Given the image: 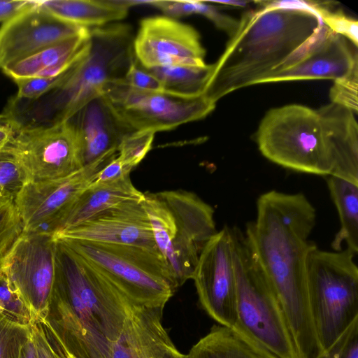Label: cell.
<instances>
[{
  "mask_svg": "<svg viewBox=\"0 0 358 358\" xmlns=\"http://www.w3.org/2000/svg\"><path fill=\"white\" fill-rule=\"evenodd\" d=\"M192 279L202 308L220 325L234 328L237 308L231 228L224 226L206 243Z\"/></svg>",
  "mask_w": 358,
  "mask_h": 358,
  "instance_id": "4fadbf2b",
  "label": "cell"
},
{
  "mask_svg": "<svg viewBox=\"0 0 358 358\" xmlns=\"http://www.w3.org/2000/svg\"><path fill=\"white\" fill-rule=\"evenodd\" d=\"M358 69L349 76L334 80L329 91L331 103L342 106L356 114L357 108Z\"/></svg>",
  "mask_w": 358,
  "mask_h": 358,
  "instance_id": "d590c367",
  "label": "cell"
},
{
  "mask_svg": "<svg viewBox=\"0 0 358 358\" xmlns=\"http://www.w3.org/2000/svg\"><path fill=\"white\" fill-rule=\"evenodd\" d=\"M358 69L357 47L331 31L294 65L264 79L261 84L281 81L328 79L336 80Z\"/></svg>",
  "mask_w": 358,
  "mask_h": 358,
  "instance_id": "d6986e66",
  "label": "cell"
},
{
  "mask_svg": "<svg viewBox=\"0 0 358 358\" xmlns=\"http://www.w3.org/2000/svg\"><path fill=\"white\" fill-rule=\"evenodd\" d=\"M29 1L0 0V22H3L21 10Z\"/></svg>",
  "mask_w": 358,
  "mask_h": 358,
  "instance_id": "60d3db41",
  "label": "cell"
},
{
  "mask_svg": "<svg viewBox=\"0 0 358 358\" xmlns=\"http://www.w3.org/2000/svg\"><path fill=\"white\" fill-rule=\"evenodd\" d=\"M40 3L59 20L80 28L101 27L124 18L136 1L49 0Z\"/></svg>",
  "mask_w": 358,
  "mask_h": 358,
  "instance_id": "cb8c5ba5",
  "label": "cell"
},
{
  "mask_svg": "<svg viewBox=\"0 0 358 358\" xmlns=\"http://www.w3.org/2000/svg\"><path fill=\"white\" fill-rule=\"evenodd\" d=\"M331 198L338 211L340 228L331 243L334 251L341 250L343 243L358 252V185L344 178L328 176Z\"/></svg>",
  "mask_w": 358,
  "mask_h": 358,
  "instance_id": "484cf974",
  "label": "cell"
},
{
  "mask_svg": "<svg viewBox=\"0 0 358 358\" xmlns=\"http://www.w3.org/2000/svg\"><path fill=\"white\" fill-rule=\"evenodd\" d=\"M331 1H306V9L315 13L333 32L358 45V22L343 11L331 10Z\"/></svg>",
  "mask_w": 358,
  "mask_h": 358,
  "instance_id": "f1b7e54d",
  "label": "cell"
},
{
  "mask_svg": "<svg viewBox=\"0 0 358 358\" xmlns=\"http://www.w3.org/2000/svg\"><path fill=\"white\" fill-rule=\"evenodd\" d=\"M322 24L306 9L259 7L245 12L214 64L203 94L216 103L233 91L261 84L282 71Z\"/></svg>",
  "mask_w": 358,
  "mask_h": 358,
  "instance_id": "3957f363",
  "label": "cell"
},
{
  "mask_svg": "<svg viewBox=\"0 0 358 358\" xmlns=\"http://www.w3.org/2000/svg\"><path fill=\"white\" fill-rule=\"evenodd\" d=\"M117 155L108 153L66 177L27 182L13 199L23 231H43Z\"/></svg>",
  "mask_w": 358,
  "mask_h": 358,
  "instance_id": "5bb4252c",
  "label": "cell"
},
{
  "mask_svg": "<svg viewBox=\"0 0 358 358\" xmlns=\"http://www.w3.org/2000/svg\"><path fill=\"white\" fill-rule=\"evenodd\" d=\"M62 353V352H61ZM64 358H76L75 357L68 355V354H62Z\"/></svg>",
  "mask_w": 358,
  "mask_h": 358,
  "instance_id": "7dc6e473",
  "label": "cell"
},
{
  "mask_svg": "<svg viewBox=\"0 0 358 358\" xmlns=\"http://www.w3.org/2000/svg\"><path fill=\"white\" fill-rule=\"evenodd\" d=\"M0 313L24 326L34 323L29 310L3 273L0 276Z\"/></svg>",
  "mask_w": 358,
  "mask_h": 358,
  "instance_id": "d6a6232c",
  "label": "cell"
},
{
  "mask_svg": "<svg viewBox=\"0 0 358 358\" xmlns=\"http://www.w3.org/2000/svg\"><path fill=\"white\" fill-rule=\"evenodd\" d=\"M348 248L315 246L307 260V289L315 332L322 352L358 318V268Z\"/></svg>",
  "mask_w": 358,
  "mask_h": 358,
  "instance_id": "52a82bcc",
  "label": "cell"
},
{
  "mask_svg": "<svg viewBox=\"0 0 358 358\" xmlns=\"http://www.w3.org/2000/svg\"><path fill=\"white\" fill-rule=\"evenodd\" d=\"M75 129L82 166L103 156L117 152L124 138L134 131L113 111L101 96L69 119Z\"/></svg>",
  "mask_w": 358,
  "mask_h": 358,
  "instance_id": "ac0fdd59",
  "label": "cell"
},
{
  "mask_svg": "<svg viewBox=\"0 0 358 358\" xmlns=\"http://www.w3.org/2000/svg\"><path fill=\"white\" fill-rule=\"evenodd\" d=\"M7 199H14L10 194L6 192L3 189L0 187V201Z\"/></svg>",
  "mask_w": 358,
  "mask_h": 358,
  "instance_id": "f6af8a7d",
  "label": "cell"
},
{
  "mask_svg": "<svg viewBox=\"0 0 358 358\" xmlns=\"http://www.w3.org/2000/svg\"><path fill=\"white\" fill-rule=\"evenodd\" d=\"M148 70L162 83L164 90L195 96L203 94L213 74L214 64L204 66H171Z\"/></svg>",
  "mask_w": 358,
  "mask_h": 358,
  "instance_id": "4316f807",
  "label": "cell"
},
{
  "mask_svg": "<svg viewBox=\"0 0 358 358\" xmlns=\"http://www.w3.org/2000/svg\"><path fill=\"white\" fill-rule=\"evenodd\" d=\"M56 241L55 282L41 323L62 354L109 358L132 305L93 266Z\"/></svg>",
  "mask_w": 358,
  "mask_h": 358,
  "instance_id": "7a4b0ae2",
  "label": "cell"
},
{
  "mask_svg": "<svg viewBox=\"0 0 358 358\" xmlns=\"http://www.w3.org/2000/svg\"><path fill=\"white\" fill-rule=\"evenodd\" d=\"M31 336V327L0 313V358H20L21 350Z\"/></svg>",
  "mask_w": 358,
  "mask_h": 358,
  "instance_id": "f546056e",
  "label": "cell"
},
{
  "mask_svg": "<svg viewBox=\"0 0 358 358\" xmlns=\"http://www.w3.org/2000/svg\"><path fill=\"white\" fill-rule=\"evenodd\" d=\"M256 141L269 161L294 171L328 176L333 165L317 110L299 104L269 110Z\"/></svg>",
  "mask_w": 358,
  "mask_h": 358,
  "instance_id": "9c48e42d",
  "label": "cell"
},
{
  "mask_svg": "<svg viewBox=\"0 0 358 358\" xmlns=\"http://www.w3.org/2000/svg\"><path fill=\"white\" fill-rule=\"evenodd\" d=\"M22 231L13 199H10L0 206V253L8 252Z\"/></svg>",
  "mask_w": 358,
  "mask_h": 358,
  "instance_id": "e575fe53",
  "label": "cell"
},
{
  "mask_svg": "<svg viewBox=\"0 0 358 358\" xmlns=\"http://www.w3.org/2000/svg\"><path fill=\"white\" fill-rule=\"evenodd\" d=\"M90 29L49 46L2 69L13 81L35 77L57 76L72 66L87 51Z\"/></svg>",
  "mask_w": 358,
  "mask_h": 358,
  "instance_id": "603a6c76",
  "label": "cell"
},
{
  "mask_svg": "<svg viewBox=\"0 0 358 358\" xmlns=\"http://www.w3.org/2000/svg\"><path fill=\"white\" fill-rule=\"evenodd\" d=\"M155 133L149 131H133L126 136L118 147L117 157L133 170L152 148Z\"/></svg>",
  "mask_w": 358,
  "mask_h": 358,
  "instance_id": "4dcf8cb0",
  "label": "cell"
},
{
  "mask_svg": "<svg viewBox=\"0 0 358 358\" xmlns=\"http://www.w3.org/2000/svg\"><path fill=\"white\" fill-rule=\"evenodd\" d=\"M316 210L303 193L270 190L257 201L256 219L248 223L245 240L284 311L298 358L322 353L309 306L307 260L316 246L309 241Z\"/></svg>",
  "mask_w": 358,
  "mask_h": 358,
  "instance_id": "6da1fadb",
  "label": "cell"
},
{
  "mask_svg": "<svg viewBox=\"0 0 358 358\" xmlns=\"http://www.w3.org/2000/svg\"><path fill=\"white\" fill-rule=\"evenodd\" d=\"M58 241L93 266L132 306L164 308L176 290L165 261L157 248Z\"/></svg>",
  "mask_w": 358,
  "mask_h": 358,
  "instance_id": "8992f818",
  "label": "cell"
},
{
  "mask_svg": "<svg viewBox=\"0 0 358 358\" xmlns=\"http://www.w3.org/2000/svg\"><path fill=\"white\" fill-rule=\"evenodd\" d=\"M53 236L57 240L134 245L157 248L143 201L120 203L74 227L59 231L54 234Z\"/></svg>",
  "mask_w": 358,
  "mask_h": 358,
  "instance_id": "e0dca14e",
  "label": "cell"
},
{
  "mask_svg": "<svg viewBox=\"0 0 358 358\" xmlns=\"http://www.w3.org/2000/svg\"><path fill=\"white\" fill-rule=\"evenodd\" d=\"M211 3H221L227 6H231L236 7H246L249 3V1H210Z\"/></svg>",
  "mask_w": 358,
  "mask_h": 358,
  "instance_id": "ee69618b",
  "label": "cell"
},
{
  "mask_svg": "<svg viewBox=\"0 0 358 358\" xmlns=\"http://www.w3.org/2000/svg\"><path fill=\"white\" fill-rule=\"evenodd\" d=\"M21 124L22 122L12 108L9 107L6 112L0 113V150L8 145Z\"/></svg>",
  "mask_w": 358,
  "mask_h": 358,
  "instance_id": "ab89813d",
  "label": "cell"
},
{
  "mask_svg": "<svg viewBox=\"0 0 358 358\" xmlns=\"http://www.w3.org/2000/svg\"><path fill=\"white\" fill-rule=\"evenodd\" d=\"M27 182V175L15 158L5 148L0 150V187L14 198Z\"/></svg>",
  "mask_w": 358,
  "mask_h": 358,
  "instance_id": "836d02e7",
  "label": "cell"
},
{
  "mask_svg": "<svg viewBox=\"0 0 358 358\" xmlns=\"http://www.w3.org/2000/svg\"><path fill=\"white\" fill-rule=\"evenodd\" d=\"M57 241L44 231H22L4 257L3 273L34 323L45 318L55 277Z\"/></svg>",
  "mask_w": 358,
  "mask_h": 358,
  "instance_id": "8fae6325",
  "label": "cell"
},
{
  "mask_svg": "<svg viewBox=\"0 0 358 358\" xmlns=\"http://www.w3.org/2000/svg\"><path fill=\"white\" fill-rule=\"evenodd\" d=\"M138 62L151 69L171 66H204L206 50L197 31L166 15L141 20L133 40Z\"/></svg>",
  "mask_w": 358,
  "mask_h": 358,
  "instance_id": "9a60e30c",
  "label": "cell"
},
{
  "mask_svg": "<svg viewBox=\"0 0 358 358\" xmlns=\"http://www.w3.org/2000/svg\"><path fill=\"white\" fill-rule=\"evenodd\" d=\"M162 358H187L186 355L180 352L173 345L166 350Z\"/></svg>",
  "mask_w": 358,
  "mask_h": 358,
  "instance_id": "7bdbcfd3",
  "label": "cell"
},
{
  "mask_svg": "<svg viewBox=\"0 0 358 358\" xmlns=\"http://www.w3.org/2000/svg\"><path fill=\"white\" fill-rule=\"evenodd\" d=\"M10 199H7L1 200V201H0V206H1V204H3V203H5L6 201H7L10 200Z\"/></svg>",
  "mask_w": 358,
  "mask_h": 358,
  "instance_id": "c3c4849f",
  "label": "cell"
},
{
  "mask_svg": "<svg viewBox=\"0 0 358 358\" xmlns=\"http://www.w3.org/2000/svg\"><path fill=\"white\" fill-rule=\"evenodd\" d=\"M316 358H358V318L330 348Z\"/></svg>",
  "mask_w": 358,
  "mask_h": 358,
  "instance_id": "8d00e7d4",
  "label": "cell"
},
{
  "mask_svg": "<svg viewBox=\"0 0 358 358\" xmlns=\"http://www.w3.org/2000/svg\"><path fill=\"white\" fill-rule=\"evenodd\" d=\"M38 358H64L58 347L41 322L31 325Z\"/></svg>",
  "mask_w": 358,
  "mask_h": 358,
  "instance_id": "f35d334b",
  "label": "cell"
},
{
  "mask_svg": "<svg viewBox=\"0 0 358 358\" xmlns=\"http://www.w3.org/2000/svg\"><path fill=\"white\" fill-rule=\"evenodd\" d=\"M143 199L144 192L134 185L130 176L111 182L89 186L42 231L53 235L120 203Z\"/></svg>",
  "mask_w": 358,
  "mask_h": 358,
  "instance_id": "7402d4cb",
  "label": "cell"
},
{
  "mask_svg": "<svg viewBox=\"0 0 358 358\" xmlns=\"http://www.w3.org/2000/svg\"><path fill=\"white\" fill-rule=\"evenodd\" d=\"M102 96L132 131L154 133L203 119L216 104L204 94L187 96L166 90H138L126 84L122 78L108 82Z\"/></svg>",
  "mask_w": 358,
  "mask_h": 358,
  "instance_id": "30bf717a",
  "label": "cell"
},
{
  "mask_svg": "<svg viewBox=\"0 0 358 358\" xmlns=\"http://www.w3.org/2000/svg\"><path fill=\"white\" fill-rule=\"evenodd\" d=\"M6 252L4 253H0V276L3 273V261L5 255H6Z\"/></svg>",
  "mask_w": 358,
  "mask_h": 358,
  "instance_id": "bcb514c9",
  "label": "cell"
},
{
  "mask_svg": "<svg viewBox=\"0 0 358 358\" xmlns=\"http://www.w3.org/2000/svg\"><path fill=\"white\" fill-rule=\"evenodd\" d=\"M143 206L177 289L192 279L204 245L217 231L214 209L181 189L145 192Z\"/></svg>",
  "mask_w": 358,
  "mask_h": 358,
  "instance_id": "277c9868",
  "label": "cell"
},
{
  "mask_svg": "<svg viewBox=\"0 0 358 358\" xmlns=\"http://www.w3.org/2000/svg\"><path fill=\"white\" fill-rule=\"evenodd\" d=\"M187 358H276L233 328L214 325L192 346Z\"/></svg>",
  "mask_w": 358,
  "mask_h": 358,
  "instance_id": "d4e9b609",
  "label": "cell"
},
{
  "mask_svg": "<svg viewBox=\"0 0 358 358\" xmlns=\"http://www.w3.org/2000/svg\"><path fill=\"white\" fill-rule=\"evenodd\" d=\"M90 44L70 76L53 90L51 123L66 121L91 101L102 96L105 85L123 78L134 57L131 29L112 23L90 29Z\"/></svg>",
  "mask_w": 358,
  "mask_h": 358,
  "instance_id": "ba28073f",
  "label": "cell"
},
{
  "mask_svg": "<svg viewBox=\"0 0 358 358\" xmlns=\"http://www.w3.org/2000/svg\"><path fill=\"white\" fill-rule=\"evenodd\" d=\"M83 29L59 20L39 1H29L0 27V69L71 38Z\"/></svg>",
  "mask_w": 358,
  "mask_h": 358,
  "instance_id": "2e32d148",
  "label": "cell"
},
{
  "mask_svg": "<svg viewBox=\"0 0 358 358\" xmlns=\"http://www.w3.org/2000/svg\"><path fill=\"white\" fill-rule=\"evenodd\" d=\"M163 310L132 306L109 358H162L174 345L162 323Z\"/></svg>",
  "mask_w": 358,
  "mask_h": 358,
  "instance_id": "ffe728a7",
  "label": "cell"
},
{
  "mask_svg": "<svg viewBox=\"0 0 358 358\" xmlns=\"http://www.w3.org/2000/svg\"><path fill=\"white\" fill-rule=\"evenodd\" d=\"M5 149L20 164L28 182L66 177L83 167L76 134L69 120L48 125L22 122Z\"/></svg>",
  "mask_w": 358,
  "mask_h": 358,
  "instance_id": "7c38bea8",
  "label": "cell"
},
{
  "mask_svg": "<svg viewBox=\"0 0 358 358\" xmlns=\"http://www.w3.org/2000/svg\"><path fill=\"white\" fill-rule=\"evenodd\" d=\"M317 111L333 165L331 176L358 185V126L355 113L334 103Z\"/></svg>",
  "mask_w": 358,
  "mask_h": 358,
  "instance_id": "44dd1931",
  "label": "cell"
},
{
  "mask_svg": "<svg viewBox=\"0 0 358 358\" xmlns=\"http://www.w3.org/2000/svg\"><path fill=\"white\" fill-rule=\"evenodd\" d=\"M122 79L128 85L138 90H164L162 83L138 62L134 55Z\"/></svg>",
  "mask_w": 358,
  "mask_h": 358,
  "instance_id": "74e56055",
  "label": "cell"
},
{
  "mask_svg": "<svg viewBox=\"0 0 358 358\" xmlns=\"http://www.w3.org/2000/svg\"><path fill=\"white\" fill-rule=\"evenodd\" d=\"M240 331L276 358H298L278 296L253 258L244 233L231 228Z\"/></svg>",
  "mask_w": 358,
  "mask_h": 358,
  "instance_id": "5b68a950",
  "label": "cell"
},
{
  "mask_svg": "<svg viewBox=\"0 0 358 358\" xmlns=\"http://www.w3.org/2000/svg\"><path fill=\"white\" fill-rule=\"evenodd\" d=\"M20 358H38L36 345L32 335L22 347Z\"/></svg>",
  "mask_w": 358,
  "mask_h": 358,
  "instance_id": "b9f144b4",
  "label": "cell"
},
{
  "mask_svg": "<svg viewBox=\"0 0 358 358\" xmlns=\"http://www.w3.org/2000/svg\"><path fill=\"white\" fill-rule=\"evenodd\" d=\"M162 10L166 16L176 18L192 15H201L210 20L216 27L226 32L229 38L236 32L238 20L220 12L208 1L159 0L144 1Z\"/></svg>",
  "mask_w": 358,
  "mask_h": 358,
  "instance_id": "83f0119b",
  "label": "cell"
},
{
  "mask_svg": "<svg viewBox=\"0 0 358 358\" xmlns=\"http://www.w3.org/2000/svg\"><path fill=\"white\" fill-rule=\"evenodd\" d=\"M78 61L69 69L55 76L35 77L15 80L14 82L18 88L15 101L20 99L34 101L41 97L43 94L59 88L69 78L73 67Z\"/></svg>",
  "mask_w": 358,
  "mask_h": 358,
  "instance_id": "1f68e13d",
  "label": "cell"
}]
</instances>
